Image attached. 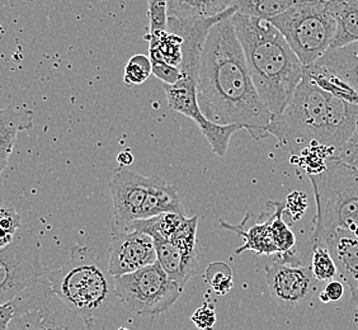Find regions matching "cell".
<instances>
[{"label":"cell","mask_w":358,"mask_h":330,"mask_svg":"<svg viewBox=\"0 0 358 330\" xmlns=\"http://www.w3.org/2000/svg\"><path fill=\"white\" fill-rule=\"evenodd\" d=\"M234 14L216 22L207 35L197 76V101L207 121L239 124L255 140H263L269 135L272 116L249 74L235 34Z\"/></svg>","instance_id":"cell-1"},{"label":"cell","mask_w":358,"mask_h":330,"mask_svg":"<svg viewBox=\"0 0 358 330\" xmlns=\"http://www.w3.org/2000/svg\"><path fill=\"white\" fill-rule=\"evenodd\" d=\"M233 23L255 90L277 118L303 79V64L271 22L235 13Z\"/></svg>","instance_id":"cell-2"},{"label":"cell","mask_w":358,"mask_h":330,"mask_svg":"<svg viewBox=\"0 0 358 330\" xmlns=\"http://www.w3.org/2000/svg\"><path fill=\"white\" fill-rule=\"evenodd\" d=\"M50 289L64 303L87 319H101L115 303V277L94 249L74 245L68 261L46 273Z\"/></svg>","instance_id":"cell-3"},{"label":"cell","mask_w":358,"mask_h":330,"mask_svg":"<svg viewBox=\"0 0 358 330\" xmlns=\"http://www.w3.org/2000/svg\"><path fill=\"white\" fill-rule=\"evenodd\" d=\"M309 179L317 205L311 241L337 230L358 236V175L353 166L327 159L323 171Z\"/></svg>","instance_id":"cell-4"},{"label":"cell","mask_w":358,"mask_h":330,"mask_svg":"<svg viewBox=\"0 0 358 330\" xmlns=\"http://www.w3.org/2000/svg\"><path fill=\"white\" fill-rule=\"evenodd\" d=\"M328 96V93L303 74L282 115L271 121L269 135L275 136L285 150L295 155L314 146L327 150Z\"/></svg>","instance_id":"cell-5"},{"label":"cell","mask_w":358,"mask_h":330,"mask_svg":"<svg viewBox=\"0 0 358 330\" xmlns=\"http://www.w3.org/2000/svg\"><path fill=\"white\" fill-rule=\"evenodd\" d=\"M269 22L280 31L303 68L319 60L331 48L337 34L329 0H297Z\"/></svg>","instance_id":"cell-6"},{"label":"cell","mask_w":358,"mask_h":330,"mask_svg":"<svg viewBox=\"0 0 358 330\" xmlns=\"http://www.w3.org/2000/svg\"><path fill=\"white\" fill-rule=\"evenodd\" d=\"M17 311L8 330H107L101 319H87L50 289L46 275L15 300Z\"/></svg>","instance_id":"cell-7"},{"label":"cell","mask_w":358,"mask_h":330,"mask_svg":"<svg viewBox=\"0 0 358 330\" xmlns=\"http://www.w3.org/2000/svg\"><path fill=\"white\" fill-rule=\"evenodd\" d=\"M183 289L171 280L158 261L115 278V295L134 315L155 317L177 303Z\"/></svg>","instance_id":"cell-8"},{"label":"cell","mask_w":358,"mask_h":330,"mask_svg":"<svg viewBox=\"0 0 358 330\" xmlns=\"http://www.w3.org/2000/svg\"><path fill=\"white\" fill-rule=\"evenodd\" d=\"M41 245L32 230H20L0 249V305L12 303L48 273L40 258Z\"/></svg>","instance_id":"cell-9"},{"label":"cell","mask_w":358,"mask_h":330,"mask_svg":"<svg viewBox=\"0 0 358 330\" xmlns=\"http://www.w3.org/2000/svg\"><path fill=\"white\" fill-rule=\"evenodd\" d=\"M152 177H146L127 166L117 168L110 178V193L113 203V219L117 231L124 230L140 219Z\"/></svg>","instance_id":"cell-10"},{"label":"cell","mask_w":358,"mask_h":330,"mask_svg":"<svg viewBox=\"0 0 358 330\" xmlns=\"http://www.w3.org/2000/svg\"><path fill=\"white\" fill-rule=\"evenodd\" d=\"M155 261L157 252L152 236L138 230L117 231L113 236L107 263L112 277L129 275Z\"/></svg>","instance_id":"cell-11"},{"label":"cell","mask_w":358,"mask_h":330,"mask_svg":"<svg viewBox=\"0 0 358 330\" xmlns=\"http://www.w3.org/2000/svg\"><path fill=\"white\" fill-rule=\"evenodd\" d=\"M310 268L299 263L275 261L266 267V281L275 303L292 308L305 303L315 289Z\"/></svg>","instance_id":"cell-12"},{"label":"cell","mask_w":358,"mask_h":330,"mask_svg":"<svg viewBox=\"0 0 358 330\" xmlns=\"http://www.w3.org/2000/svg\"><path fill=\"white\" fill-rule=\"evenodd\" d=\"M313 245L329 250L338 273L351 289L352 300L358 301V236L337 230L313 241Z\"/></svg>","instance_id":"cell-13"},{"label":"cell","mask_w":358,"mask_h":330,"mask_svg":"<svg viewBox=\"0 0 358 330\" xmlns=\"http://www.w3.org/2000/svg\"><path fill=\"white\" fill-rule=\"evenodd\" d=\"M263 217L264 213L255 217L253 213H248L239 225H230L220 220V227L224 230H230L244 238V244L235 250L236 254H241L247 250L255 252L258 255L278 254L272 233V215L266 216V219Z\"/></svg>","instance_id":"cell-14"},{"label":"cell","mask_w":358,"mask_h":330,"mask_svg":"<svg viewBox=\"0 0 358 330\" xmlns=\"http://www.w3.org/2000/svg\"><path fill=\"white\" fill-rule=\"evenodd\" d=\"M152 241L160 267L180 289H185L196 272L199 254L183 253L171 241L162 236H152Z\"/></svg>","instance_id":"cell-15"},{"label":"cell","mask_w":358,"mask_h":330,"mask_svg":"<svg viewBox=\"0 0 358 330\" xmlns=\"http://www.w3.org/2000/svg\"><path fill=\"white\" fill-rule=\"evenodd\" d=\"M169 108L193 120L201 132L210 126V121L203 117L197 101V79L180 76L174 84H163Z\"/></svg>","instance_id":"cell-16"},{"label":"cell","mask_w":358,"mask_h":330,"mask_svg":"<svg viewBox=\"0 0 358 330\" xmlns=\"http://www.w3.org/2000/svg\"><path fill=\"white\" fill-rule=\"evenodd\" d=\"M34 120L35 113L28 108L8 107L0 110V175L7 168L18 134L32 129Z\"/></svg>","instance_id":"cell-17"},{"label":"cell","mask_w":358,"mask_h":330,"mask_svg":"<svg viewBox=\"0 0 358 330\" xmlns=\"http://www.w3.org/2000/svg\"><path fill=\"white\" fill-rule=\"evenodd\" d=\"M186 215L183 203L179 197L178 189L166 183L164 179L152 175V185L146 194L138 220H146L162 213Z\"/></svg>","instance_id":"cell-18"},{"label":"cell","mask_w":358,"mask_h":330,"mask_svg":"<svg viewBox=\"0 0 358 330\" xmlns=\"http://www.w3.org/2000/svg\"><path fill=\"white\" fill-rule=\"evenodd\" d=\"M315 64L337 76L358 93V41L343 48H329Z\"/></svg>","instance_id":"cell-19"},{"label":"cell","mask_w":358,"mask_h":330,"mask_svg":"<svg viewBox=\"0 0 358 330\" xmlns=\"http://www.w3.org/2000/svg\"><path fill=\"white\" fill-rule=\"evenodd\" d=\"M331 12L337 22V34L331 48H343L358 41V0H329Z\"/></svg>","instance_id":"cell-20"},{"label":"cell","mask_w":358,"mask_h":330,"mask_svg":"<svg viewBox=\"0 0 358 330\" xmlns=\"http://www.w3.org/2000/svg\"><path fill=\"white\" fill-rule=\"evenodd\" d=\"M303 74L329 96L350 103L358 104V93L351 85L339 79L337 76L331 74V71L319 66L315 62L309 66H305Z\"/></svg>","instance_id":"cell-21"},{"label":"cell","mask_w":358,"mask_h":330,"mask_svg":"<svg viewBox=\"0 0 358 330\" xmlns=\"http://www.w3.org/2000/svg\"><path fill=\"white\" fill-rule=\"evenodd\" d=\"M235 0H183L168 10V17L176 18H213L225 13Z\"/></svg>","instance_id":"cell-22"},{"label":"cell","mask_w":358,"mask_h":330,"mask_svg":"<svg viewBox=\"0 0 358 330\" xmlns=\"http://www.w3.org/2000/svg\"><path fill=\"white\" fill-rule=\"evenodd\" d=\"M297 0H235V13L271 21L286 12Z\"/></svg>","instance_id":"cell-23"},{"label":"cell","mask_w":358,"mask_h":330,"mask_svg":"<svg viewBox=\"0 0 358 330\" xmlns=\"http://www.w3.org/2000/svg\"><path fill=\"white\" fill-rule=\"evenodd\" d=\"M148 41L150 48H155L166 64L179 68L182 62V43H183V40L179 36L174 35L166 29L163 32H158L154 35L149 34Z\"/></svg>","instance_id":"cell-24"},{"label":"cell","mask_w":358,"mask_h":330,"mask_svg":"<svg viewBox=\"0 0 358 330\" xmlns=\"http://www.w3.org/2000/svg\"><path fill=\"white\" fill-rule=\"evenodd\" d=\"M239 130H244L239 124H216L211 122L206 130L202 131V135L206 138L213 152L219 158H224L229 149L230 138Z\"/></svg>","instance_id":"cell-25"},{"label":"cell","mask_w":358,"mask_h":330,"mask_svg":"<svg viewBox=\"0 0 358 330\" xmlns=\"http://www.w3.org/2000/svg\"><path fill=\"white\" fill-rule=\"evenodd\" d=\"M205 281L216 295H227L234 287L233 269L224 261H214L207 267Z\"/></svg>","instance_id":"cell-26"},{"label":"cell","mask_w":358,"mask_h":330,"mask_svg":"<svg viewBox=\"0 0 358 330\" xmlns=\"http://www.w3.org/2000/svg\"><path fill=\"white\" fill-rule=\"evenodd\" d=\"M310 271L317 282H328L337 275V266L323 245H313Z\"/></svg>","instance_id":"cell-27"},{"label":"cell","mask_w":358,"mask_h":330,"mask_svg":"<svg viewBox=\"0 0 358 330\" xmlns=\"http://www.w3.org/2000/svg\"><path fill=\"white\" fill-rule=\"evenodd\" d=\"M197 227H199V217H187L182 227L172 235L169 241L173 245L180 249L187 254H199L197 248Z\"/></svg>","instance_id":"cell-28"},{"label":"cell","mask_w":358,"mask_h":330,"mask_svg":"<svg viewBox=\"0 0 358 330\" xmlns=\"http://www.w3.org/2000/svg\"><path fill=\"white\" fill-rule=\"evenodd\" d=\"M21 216L15 208L4 202H0V249L7 247L13 241L14 236L20 231Z\"/></svg>","instance_id":"cell-29"},{"label":"cell","mask_w":358,"mask_h":330,"mask_svg":"<svg viewBox=\"0 0 358 330\" xmlns=\"http://www.w3.org/2000/svg\"><path fill=\"white\" fill-rule=\"evenodd\" d=\"M150 74H152L150 59L141 54L134 55L124 66V84L129 87L141 85L149 79Z\"/></svg>","instance_id":"cell-30"},{"label":"cell","mask_w":358,"mask_h":330,"mask_svg":"<svg viewBox=\"0 0 358 330\" xmlns=\"http://www.w3.org/2000/svg\"><path fill=\"white\" fill-rule=\"evenodd\" d=\"M149 59L152 62V74L157 76L163 84H174L180 79L179 68L166 64L155 48H149Z\"/></svg>","instance_id":"cell-31"},{"label":"cell","mask_w":358,"mask_h":330,"mask_svg":"<svg viewBox=\"0 0 358 330\" xmlns=\"http://www.w3.org/2000/svg\"><path fill=\"white\" fill-rule=\"evenodd\" d=\"M148 18L150 26V35L166 31L168 0H148Z\"/></svg>","instance_id":"cell-32"},{"label":"cell","mask_w":358,"mask_h":330,"mask_svg":"<svg viewBox=\"0 0 358 330\" xmlns=\"http://www.w3.org/2000/svg\"><path fill=\"white\" fill-rule=\"evenodd\" d=\"M196 328L199 330H213L216 324V311L215 306L208 301L202 303L199 309L196 310L191 317Z\"/></svg>","instance_id":"cell-33"},{"label":"cell","mask_w":358,"mask_h":330,"mask_svg":"<svg viewBox=\"0 0 358 330\" xmlns=\"http://www.w3.org/2000/svg\"><path fill=\"white\" fill-rule=\"evenodd\" d=\"M337 159L350 166H358V122L351 138L342 148Z\"/></svg>","instance_id":"cell-34"},{"label":"cell","mask_w":358,"mask_h":330,"mask_svg":"<svg viewBox=\"0 0 358 330\" xmlns=\"http://www.w3.org/2000/svg\"><path fill=\"white\" fill-rule=\"evenodd\" d=\"M306 206V196L303 193L295 192L289 194L285 210H289L292 219L297 221L300 220V217L305 213Z\"/></svg>","instance_id":"cell-35"},{"label":"cell","mask_w":358,"mask_h":330,"mask_svg":"<svg viewBox=\"0 0 358 330\" xmlns=\"http://www.w3.org/2000/svg\"><path fill=\"white\" fill-rule=\"evenodd\" d=\"M345 295V287L339 281H329L325 289L320 292L319 299L324 303H337Z\"/></svg>","instance_id":"cell-36"},{"label":"cell","mask_w":358,"mask_h":330,"mask_svg":"<svg viewBox=\"0 0 358 330\" xmlns=\"http://www.w3.org/2000/svg\"><path fill=\"white\" fill-rule=\"evenodd\" d=\"M15 311H17V306L14 301L0 305V330L9 329V325L13 320Z\"/></svg>","instance_id":"cell-37"},{"label":"cell","mask_w":358,"mask_h":330,"mask_svg":"<svg viewBox=\"0 0 358 330\" xmlns=\"http://www.w3.org/2000/svg\"><path fill=\"white\" fill-rule=\"evenodd\" d=\"M132 154L130 152H122L118 154L117 162L120 166H129L132 163Z\"/></svg>","instance_id":"cell-38"},{"label":"cell","mask_w":358,"mask_h":330,"mask_svg":"<svg viewBox=\"0 0 358 330\" xmlns=\"http://www.w3.org/2000/svg\"><path fill=\"white\" fill-rule=\"evenodd\" d=\"M183 0H168V10L172 8L177 7Z\"/></svg>","instance_id":"cell-39"},{"label":"cell","mask_w":358,"mask_h":330,"mask_svg":"<svg viewBox=\"0 0 358 330\" xmlns=\"http://www.w3.org/2000/svg\"><path fill=\"white\" fill-rule=\"evenodd\" d=\"M353 169H355V172H356V174L358 175V166H353Z\"/></svg>","instance_id":"cell-40"},{"label":"cell","mask_w":358,"mask_h":330,"mask_svg":"<svg viewBox=\"0 0 358 330\" xmlns=\"http://www.w3.org/2000/svg\"><path fill=\"white\" fill-rule=\"evenodd\" d=\"M117 330H130L129 328H124V327H121V328H118Z\"/></svg>","instance_id":"cell-41"}]
</instances>
